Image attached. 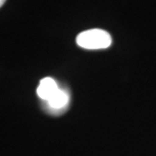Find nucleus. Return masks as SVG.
I'll use <instances>...</instances> for the list:
<instances>
[{
    "label": "nucleus",
    "instance_id": "nucleus-1",
    "mask_svg": "<svg viewBox=\"0 0 156 156\" xmlns=\"http://www.w3.org/2000/svg\"><path fill=\"white\" fill-rule=\"evenodd\" d=\"M76 44L87 50H101L108 48L112 44V38L103 30L92 29L79 34L76 37Z\"/></svg>",
    "mask_w": 156,
    "mask_h": 156
},
{
    "label": "nucleus",
    "instance_id": "nucleus-2",
    "mask_svg": "<svg viewBox=\"0 0 156 156\" xmlns=\"http://www.w3.org/2000/svg\"><path fill=\"white\" fill-rule=\"evenodd\" d=\"M69 101V95L68 92L64 89H59L54 94V95L50 98V100L46 101V104L48 107V110L50 112H54L57 114L59 112L64 111V108L68 106Z\"/></svg>",
    "mask_w": 156,
    "mask_h": 156
},
{
    "label": "nucleus",
    "instance_id": "nucleus-3",
    "mask_svg": "<svg viewBox=\"0 0 156 156\" xmlns=\"http://www.w3.org/2000/svg\"><path fill=\"white\" fill-rule=\"evenodd\" d=\"M59 87L56 82L51 77H45L40 81L37 93L42 100L47 101L54 95Z\"/></svg>",
    "mask_w": 156,
    "mask_h": 156
},
{
    "label": "nucleus",
    "instance_id": "nucleus-4",
    "mask_svg": "<svg viewBox=\"0 0 156 156\" xmlns=\"http://www.w3.org/2000/svg\"><path fill=\"white\" fill-rule=\"evenodd\" d=\"M6 0H0V8L2 7V6L4 5V4L5 3Z\"/></svg>",
    "mask_w": 156,
    "mask_h": 156
}]
</instances>
